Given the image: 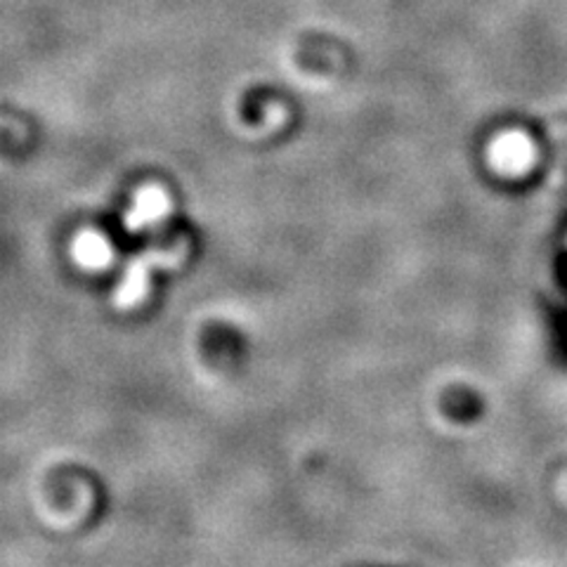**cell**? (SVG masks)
<instances>
[{
	"instance_id": "1",
	"label": "cell",
	"mask_w": 567,
	"mask_h": 567,
	"mask_svg": "<svg viewBox=\"0 0 567 567\" xmlns=\"http://www.w3.org/2000/svg\"><path fill=\"white\" fill-rule=\"evenodd\" d=\"M183 251H147L128 262L126 272L121 277L118 289L114 293V306L126 310L137 306V300L147 293L150 277L156 268H171L181 260Z\"/></svg>"
},
{
	"instance_id": "2",
	"label": "cell",
	"mask_w": 567,
	"mask_h": 567,
	"mask_svg": "<svg viewBox=\"0 0 567 567\" xmlns=\"http://www.w3.org/2000/svg\"><path fill=\"white\" fill-rule=\"evenodd\" d=\"M535 150H532V142L523 133H506L494 140L489 150V158L496 171L502 173H523L529 164Z\"/></svg>"
},
{
	"instance_id": "3",
	"label": "cell",
	"mask_w": 567,
	"mask_h": 567,
	"mask_svg": "<svg viewBox=\"0 0 567 567\" xmlns=\"http://www.w3.org/2000/svg\"><path fill=\"white\" fill-rule=\"evenodd\" d=\"M168 213V197L158 187H145L137 192L133 206L126 213V229L140 233L150 225H156Z\"/></svg>"
},
{
	"instance_id": "4",
	"label": "cell",
	"mask_w": 567,
	"mask_h": 567,
	"mask_svg": "<svg viewBox=\"0 0 567 567\" xmlns=\"http://www.w3.org/2000/svg\"><path fill=\"white\" fill-rule=\"evenodd\" d=\"M112 258V248L100 235L83 233L74 241V260L85 270H100Z\"/></svg>"
}]
</instances>
